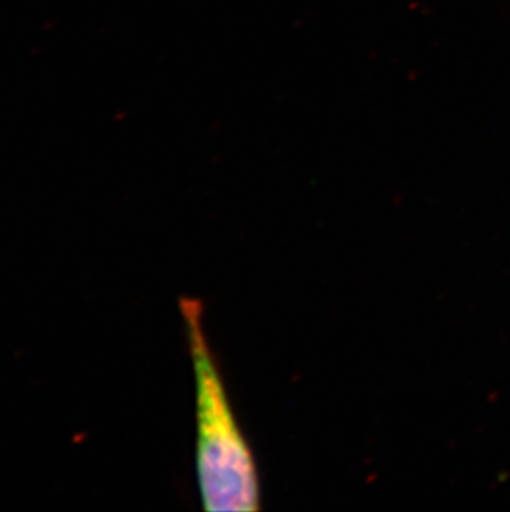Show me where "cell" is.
I'll use <instances>...</instances> for the list:
<instances>
[{"mask_svg":"<svg viewBox=\"0 0 510 512\" xmlns=\"http://www.w3.org/2000/svg\"><path fill=\"white\" fill-rule=\"evenodd\" d=\"M196 378V468L203 506L209 512H249L260 508L254 455L237 425L221 370L207 342L203 305L179 300Z\"/></svg>","mask_w":510,"mask_h":512,"instance_id":"obj_1","label":"cell"}]
</instances>
